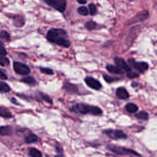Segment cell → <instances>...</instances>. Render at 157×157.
Instances as JSON below:
<instances>
[{
	"label": "cell",
	"instance_id": "52a82bcc",
	"mask_svg": "<svg viewBox=\"0 0 157 157\" xmlns=\"http://www.w3.org/2000/svg\"><path fill=\"white\" fill-rule=\"evenodd\" d=\"M128 63L139 72H144L148 69V64L144 61H136L133 59H129Z\"/></svg>",
	"mask_w": 157,
	"mask_h": 157
},
{
	"label": "cell",
	"instance_id": "277c9868",
	"mask_svg": "<svg viewBox=\"0 0 157 157\" xmlns=\"http://www.w3.org/2000/svg\"><path fill=\"white\" fill-rule=\"evenodd\" d=\"M103 133L113 140L125 139L127 138V135L121 129H104L103 131Z\"/></svg>",
	"mask_w": 157,
	"mask_h": 157
},
{
	"label": "cell",
	"instance_id": "8d00e7d4",
	"mask_svg": "<svg viewBox=\"0 0 157 157\" xmlns=\"http://www.w3.org/2000/svg\"><path fill=\"white\" fill-rule=\"evenodd\" d=\"M55 157H64V153H57V155H55Z\"/></svg>",
	"mask_w": 157,
	"mask_h": 157
},
{
	"label": "cell",
	"instance_id": "836d02e7",
	"mask_svg": "<svg viewBox=\"0 0 157 157\" xmlns=\"http://www.w3.org/2000/svg\"><path fill=\"white\" fill-rule=\"evenodd\" d=\"M0 79H2V80L7 79V75L1 69H0Z\"/></svg>",
	"mask_w": 157,
	"mask_h": 157
},
{
	"label": "cell",
	"instance_id": "f546056e",
	"mask_svg": "<svg viewBox=\"0 0 157 157\" xmlns=\"http://www.w3.org/2000/svg\"><path fill=\"white\" fill-rule=\"evenodd\" d=\"M103 78L104 79V80L107 82V83H112L113 82H115V80H117V78H115V77H113L112 76H110L109 75H107V74H104L103 75Z\"/></svg>",
	"mask_w": 157,
	"mask_h": 157
},
{
	"label": "cell",
	"instance_id": "3957f363",
	"mask_svg": "<svg viewBox=\"0 0 157 157\" xmlns=\"http://www.w3.org/2000/svg\"><path fill=\"white\" fill-rule=\"evenodd\" d=\"M106 148L109 151L118 155H134L140 156L141 155L134 150L128 148L116 145L114 144H109L106 146Z\"/></svg>",
	"mask_w": 157,
	"mask_h": 157
},
{
	"label": "cell",
	"instance_id": "cb8c5ba5",
	"mask_svg": "<svg viewBox=\"0 0 157 157\" xmlns=\"http://www.w3.org/2000/svg\"><path fill=\"white\" fill-rule=\"evenodd\" d=\"M97 23L93 21H88L85 23V27L88 30H93L96 28Z\"/></svg>",
	"mask_w": 157,
	"mask_h": 157
},
{
	"label": "cell",
	"instance_id": "7c38bea8",
	"mask_svg": "<svg viewBox=\"0 0 157 157\" xmlns=\"http://www.w3.org/2000/svg\"><path fill=\"white\" fill-rule=\"evenodd\" d=\"M116 95L119 99H123V100L127 99L129 96V93L128 92L126 89L124 87L118 88L116 91Z\"/></svg>",
	"mask_w": 157,
	"mask_h": 157
},
{
	"label": "cell",
	"instance_id": "8fae6325",
	"mask_svg": "<svg viewBox=\"0 0 157 157\" xmlns=\"http://www.w3.org/2000/svg\"><path fill=\"white\" fill-rule=\"evenodd\" d=\"M148 12L147 11H144L139 14H137L134 17L131 19L128 23L129 25H131L132 23H136L137 22L144 21L146 20L148 18Z\"/></svg>",
	"mask_w": 157,
	"mask_h": 157
},
{
	"label": "cell",
	"instance_id": "7402d4cb",
	"mask_svg": "<svg viewBox=\"0 0 157 157\" xmlns=\"http://www.w3.org/2000/svg\"><path fill=\"white\" fill-rule=\"evenodd\" d=\"M29 155L31 157H42L41 152L37 148L34 147L29 148Z\"/></svg>",
	"mask_w": 157,
	"mask_h": 157
},
{
	"label": "cell",
	"instance_id": "83f0119b",
	"mask_svg": "<svg viewBox=\"0 0 157 157\" xmlns=\"http://www.w3.org/2000/svg\"><path fill=\"white\" fill-rule=\"evenodd\" d=\"M0 39L5 40H9L10 39V36L9 33L6 31L2 30L0 31Z\"/></svg>",
	"mask_w": 157,
	"mask_h": 157
},
{
	"label": "cell",
	"instance_id": "ba28073f",
	"mask_svg": "<svg viewBox=\"0 0 157 157\" xmlns=\"http://www.w3.org/2000/svg\"><path fill=\"white\" fill-rule=\"evenodd\" d=\"M84 81L86 85L93 90L98 91L102 88V85L100 82L91 76H88L85 77Z\"/></svg>",
	"mask_w": 157,
	"mask_h": 157
},
{
	"label": "cell",
	"instance_id": "d590c367",
	"mask_svg": "<svg viewBox=\"0 0 157 157\" xmlns=\"http://www.w3.org/2000/svg\"><path fill=\"white\" fill-rule=\"evenodd\" d=\"M77 2L80 4H85L86 3V0H76Z\"/></svg>",
	"mask_w": 157,
	"mask_h": 157
},
{
	"label": "cell",
	"instance_id": "2e32d148",
	"mask_svg": "<svg viewBox=\"0 0 157 157\" xmlns=\"http://www.w3.org/2000/svg\"><path fill=\"white\" fill-rule=\"evenodd\" d=\"M12 128L10 126H0V136H10L12 134Z\"/></svg>",
	"mask_w": 157,
	"mask_h": 157
},
{
	"label": "cell",
	"instance_id": "7a4b0ae2",
	"mask_svg": "<svg viewBox=\"0 0 157 157\" xmlns=\"http://www.w3.org/2000/svg\"><path fill=\"white\" fill-rule=\"evenodd\" d=\"M69 110L77 114L86 115L90 114L94 116L100 115L102 113V110L98 106L90 105L83 102L75 103L71 106Z\"/></svg>",
	"mask_w": 157,
	"mask_h": 157
},
{
	"label": "cell",
	"instance_id": "4fadbf2b",
	"mask_svg": "<svg viewBox=\"0 0 157 157\" xmlns=\"http://www.w3.org/2000/svg\"><path fill=\"white\" fill-rule=\"evenodd\" d=\"M38 140V137L33 132H29L24 137V142L26 144H33Z\"/></svg>",
	"mask_w": 157,
	"mask_h": 157
},
{
	"label": "cell",
	"instance_id": "e575fe53",
	"mask_svg": "<svg viewBox=\"0 0 157 157\" xmlns=\"http://www.w3.org/2000/svg\"><path fill=\"white\" fill-rule=\"evenodd\" d=\"M10 101H11L12 103H13V104H15V105H19L18 102L17 101V100H16L14 98H12L10 99Z\"/></svg>",
	"mask_w": 157,
	"mask_h": 157
},
{
	"label": "cell",
	"instance_id": "d6a6232c",
	"mask_svg": "<svg viewBox=\"0 0 157 157\" xmlns=\"http://www.w3.org/2000/svg\"><path fill=\"white\" fill-rule=\"evenodd\" d=\"M55 150H56V153H63V148L59 145H55Z\"/></svg>",
	"mask_w": 157,
	"mask_h": 157
},
{
	"label": "cell",
	"instance_id": "9c48e42d",
	"mask_svg": "<svg viewBox=\"0 0 157 157\" xmlns=\"http://www.w3.org/2000/svg\"><path fill=\"white\" fill-rule=\"evenodd\" d=\"M114 61L116 65L120 68H121L123 71L126 72L127 73L131 71V68L123 58H119V57H115L114 58Z\"/></svg>",
	"mask_w": 157,
	"mask_h": 157
},
{
	"label": "cell",
	"instance_id": "d4e9b609",
	"mask_svg": "<svg viewBox=\"0 0 157 157\" xmlns=\"http://www.w3.org/2000/svg\"><path fill=\"white\" fill-rule=\"evenodd\" d=\"M10 64L9 59L5 55H0V66H6Z\"/></svg>",
	"mask_w": 157,
	"mask_h": 157
},
{
	"label": "cell",
	"instance_id": "484cf974",
	"mask_svg": "<svg viewBox=\"0 0 157 157\" xmlns=\"http://www.w3.org/2000/svg\"><path fill=\"white\" fill-rule=\"evenodd\" d=\"M77 11L78 13H79L80 15H83V16H86L88 14V13H89L88 9L85 6H80V7H79L77 9Z\"/></svg>",
	"mask_w": 157,
	"mask_h": 157
},
{
	"label": "cell",
	"instance_id": "603a6c76",
	"mask_svg": "<svg viewBox=\"0 0 157 157\" xmlns=\"http://www.w3.org/2000/svg\"><path fill=\"white\" fill-rule=\"evenodd\" d=\"M10 91V86L3 81H0V92L8 93Z\"/></svg>",
	"mask_w": 157,
	"mask_h": 157
},
{
	"label": "cell",
	"instance_id": "e0dca14e",
	"mask_svg": "<svg viewBox=\"0 0 157 157\" xmlns=\"http://www.w3.org/2000/svg\"><path fill=\"white\" fill-rule=\"evenodd\" d=\"M13 24L16 27H21L25 24L24 18L19 15L13 16Z\"/></svg>",
	"mask_w": 157,
	"mask_h": 157
},
{
	"label": "cell",
	"instance_id": "5bb4252c",
	"mask_svg": "<svg viewBox=\"0 0 157 157\" xmlns=\"http://www.w3.org/2000/svg\"><path fill=\"white\" fill-rule=\"evenodd\" d=\"M105 68L109 72L114 74H123L124 72L121 68L112 64H107Z\"/></svg>",
	"mask_w": 157,
	"mask_h": 157
},
{
	"label": "cell",
	"instance_id": "8992f818",
	"mask_svg": "<svg viewBox=\"0 0 157 157\" xmlns=\"http://www.w3.org/2000/svg\"><path fill=\"white\" fill-rule=\"evenodd\" d=\"M13 69L15 73L21 75H27L30 73L29 67L25 64L15 61L13 63Z\"/></svg>",
	"mask_w": 157,
	"mask_h": 157
},
{
	"label": "cell",
	"instance_id": "ac0fdd59",
	"mask_svg": "<svg viewBox=\"0 0 157 157\" xmlns=\"http://www.w3.org/2000/svg\"><path fill=\"white\" fill-rule=\"evenodd\" d=\"M0 117L4 118H10L13 117V115L7 108L0 105Z\"/></svg>",
	"mask_w": 157,
	"mask_h": 157
},
{
	"label": "cell",
	"instance_id": "d6986e66",
	"mask_svg": "<svg viewBox=\"0 0 157 157\" xmlns=\"http://www.w3.org/2000/svg\"><path fill=\"white\" fill-rule=\"evenodd\" d=\"M20 82L30 86H34L37 84L36 80L33 76H26L21 78Z\"/></svg>",
	"mask_w": 157,
	"mask_h": 157
},
{
	"label": "cell",
	"instance_id": "5b68a950",
	"mask_svg": "<svg viewBox=\"0 0 157 157\" xmlns=\"http://www.w3.org/2000/svg\"><path fill=\"white\" fill-rule=\"evenodd\" d=\"M47 5L58 12H63L66 7V0H43Z\"/></svg>",
	"mask_w": 157,
	"mask_h": 157
},
{
	"label": "cell",
	"instance_id": "f1b7e54d",
	"mask_svg": "<svg viewBox=\"0 0 157 157\" xmlns=\"http://www.w3.org/2000/svg\"><path fill=\"white\" fill-rule=\"evenodd\" d=\"M40 71L42 73L47 74V75H52L54 74V72L52 69L48 68V67H40Z\"/></svg>",
	"mask_w": 157,
	"mask_h": 157
},
{
	"label": "cell",
	"instance_id": "44dd1931",
	"mask_svg": "<svg viewBox=\"0 0 157 157\" xmlns=\"http://www.w3.org/2000/svg\"><path fill=\"white\" fill-rule=\"evenodd\" d=\"M135 117L136 118H137L138 120L147 121V120H148L149 115H148V113L146 111L142 110V111H140L138 113H136L135 114Z\"/></svg>",
	"mask_w": 157,
	"mask_h": 157
},
{
	"label": "cell",
	"instance_id": "1f68e13d",
	"mask_svg": "<svg viewBox=\"0 0 157 157\" xmlns=\"http://www.w3.org/2000/svg\"><path fill=\"white\" fill-rule=\"evenodd\" d=\"M7 54V52L6 48L0 44V55H6Z\"/></svg>",
	"mask_w": 157,
	"mask_h": 157
},
{
	"label": "cell",
	"instance_id": "4dcf8cb0",
	"mask_svg": "<svg viewBox=\"0 0 157 157\" xmlns=\"http://www.w3.org/2000/svg\"><path fill=\"white\" fill-rule=\"evenodd\" d=\"M139 76V74L137 72H129L127 73V77H128L130 78H136L137 77Z\"/></svg>",
	"mask_w": 157,
	"mask_h": 157
},
{
	"label": "cell",
	"instance_id": "4316f807",
	"mask_svg": "<svg viewBox=\"0 0 157 157\" xmlns=\"http://www.w3.org/2000/svg\"><path fill=\"white\" fill-rule=\"evenodd\" d=\"M88 10H89V13H90L91 15H95L98 12L96 6L93 3L89 4V5H88Z\"/></svg>",
	"mask_w": 157,
	"mask_h": 157
},
{
	"label": "cell",
	"instance_id": "30bf717a",
	"mask_svg": "<svg viewBox=\"0 0 157 157\" xmlns=\"http://www.w3.org/2000/svg\"><path fill=\"white\" fill-rule=\"evenodd\" d=\"M63 88L66 92L70 94H77L78 91V88L77 85L72 83L71 82H65L63 86Z\"/></svg>",
	"mask_w": 157,
	"mask_h": 157
},
{
	"label": "cell",
	"instance_id": "74e56055",
	"mask_svg": "<svg viewBox=\"0 0 157 157\" xmlns=\"http://www.w3.org/2000/svg\"><path fill=\"white\" fill-rule=\"evenodd\" d=\"M46 157H49L48 155H46Z\"/></svg>",
	"mask_w": 157,
	"mask_h": 157
},
{
	"label": "cell",
	"instance_id": "f35d334b",
	"mask_svg": "<svg viewBox=\"0 0 157 157\" xmlns=\"http://www.w3.org/2000/svg\"><path fill=\"white\" fill-rule=\"evenodd\" d=\"M0 44H1V42H0Z\"/></svg>",
	"mask_w": 157,
	"mask_h": 157
},
{
	"label": "cell",
	"instance_id": "9a60e30c",
	"mask_svg": "<svg viewBox=\"0 0 157 157\" xmlns=\"http://www.w3.org/2000/svg\"><path fill=\"white\" fill-rule=\"evenodd\" d=\"M36 96L39 98V100H42L50 105L53 104V101H52V98L48 94H46L42 92L39 91V92L36 93Z\"/></svg>",
	"mask_w": 157,
	"mask_h": 157
},
{
	"label": "cell",
	"instance_id": "6da1fadb",
	"mask_svg": "<svg viewBox=\"0 0 157 157\" xmlns=\"http://www.w3.org/2000/svg\"><path fill=\"white\" fill-rule=\"evenodd\" d=\"M47 40L58 45L68 48L71 45V42L67 39V32L61 28H52L46 34Z\"/></svg>",
	"mask_w": 157,
	"mask_h": 157
},
{
	"label": "cell",
	"instance_id": "ffe728a7",
	"mask_svg": "<svg viewBox=\"0 0 157 157\" xmlns=\"http://www.w3.org/2000/svg\"><path fill=\"white\" fill-rule=\"evenodd\" d=\"M125 109L128 112L132 113L136 112L138 110L139 107L136 104L132 102H129L125 105Z\"/></svg>",
	"mask_w": 157,
	"mask_h": 157
}]
</instances>
